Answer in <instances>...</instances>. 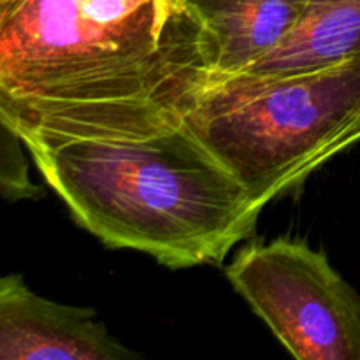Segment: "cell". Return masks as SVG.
I'll return each instance as SVG.
<instances>
[{
    "label": "cell",
    "mask_w": 360,
    "mask_h": 360,
    "mask_svg": "<svg viewBox=\"0 0 360 360\" xmlns=\"http://www.w3.org/2000/svg\"><path fill=\"white\" fill-rule=\"evenodd\" d=\"M204 81L179 0H0V122L25 144L165 132Z\"/></svg>",
    "instance_id": "cell-1"
},
{
    "label": "cell",
    "mask_w": 360,
    "mask_h": 360,
    "mask_svg": "<svg viewBox=\"0 0 360 360\" xmlns=\"http://www.w3.org/2000/svg\"><path fill=\"white\" fill-rule=\"evenodd\" d=\"M25 146L81 227L171 269L220 264L253 234L262 211L181 123L144 137Z\"/></svg>",
    "instance_id": "cell-2"
},
{
    "label": "cell",
    "mask_w": 360,
    "mask_h": 360,
    "mask_svg": "<svg viewBox=\"0 0 360 360\" xmlns=\"http://www.w3.org/2000/svg\"><path fill=\"white\" fill-rule=\"evenodd\" d=\"M179 123L264 210L360 143V55L295 76L210 81Z\"/></svg>",
    "instance_id": "cell-3"
},
{
    "label": "cell",
    "mask_w": 360,
    "mask_h": 360,
    "mask_svg": "<svg viewBox=\"0 0 360 360\" xmlns=\"http://www.w3.org/2000/svg\"><path fill=\"white\" fill-rule=\"evenodd\" d=\"M250 308L299 360H360V297L302 239L250 243L225 267Z\"/></svg>",
    "instance_id": "cell-4"
},
{
    "label": "cell",
    "mask_w": 360,
    "mask_h": 360,
    "mask_svg": "<svg viewBox=\"0 0 360 360\" xmlns=\"http://www.w3.org/2000/svg\"><path fill=\"white\" fill-rule=\"evenodd\" d=\"M130 352L94 309L35 294L20 274L0 280V360H125Z\"/></svg>",
    "instance_id": "cell-5"
},
{
    "label": "cell",
    "mask_w": 360,
    "mask_h": 360,
    "mask_svg": "<svg viewBox=\"0 0 360 360\" xmlns=\"http://www.w3.org/2000/svg\"><path fill=\"white\" fill-rule=\"evenodd\" d=\"M309 0H179L197 34L206 81L239 76L276 51L297 28Z\"/></svg>",
    "instance_id": "cell-6"
},
{
    "label": "cell",
    "mask_w": 360,
    "mask_h": 360,
    "mask_svg": "<svg viewBox=\"0 0 360 360\" xmlns=\"http://www.w3.org/2000/svg\"><path fill=\"white\" fill-rule=\"evenodd\" d=\"M360 55V0H309L290 37L234 77L267 79L311 72Z\"/></svg>",
    "instance_id": "cell-7"
},
{
    "label": "cell",
    "mask_w": 360,
    "mask_h": 360,
    "mask_svg": "<svg viewBox=\"0 0 360 360\" xmlns=\"http://www.w3.org/2000/svg\"><path fill=\"white\" fill-rule=\"evenodd\" d=\"M2 143H0V193L6 200L18 202L23 199H39L44 190L30 181L25 155L21 151V137L9 125L0 122Z\"/></svg>",
    "instance_id": "cell-8"
}]
</instances>
